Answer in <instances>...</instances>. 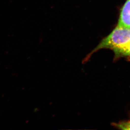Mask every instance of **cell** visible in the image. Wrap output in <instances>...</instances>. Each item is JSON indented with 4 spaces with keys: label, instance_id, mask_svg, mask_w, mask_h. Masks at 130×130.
<instances>
[{
    "label": "cell",
    "instance_id": "cell-1",
    "mask_svg": "<svg viewBox=\"0 0 130 130\" xmlns=\"http://www.w3.org/2000/svg\"><path fill=\"white\" fill-rule=\"evenodd\" d=\"M118 26L130 28V0H127L122 8Z\"/></svg>",
    "mask_w": 130,
    "mask_h": 130
},
{
    "label": "cell",
    "instance_id": "cell-2",
    "mask_svg": "<svg viewBox=\"0 0 130 130\" xmlns=\"http://www.w3.org/2000/svg\"><path fill=\"white\" fill-rule=\"evenodd\" d=\"M122 58L130 59V44L125 48L114 54V60Z\"/></svg>",
    "mask_w": 130,
    "mask_h": 130
},
{
    "label": "cell",
    "instance_id": "cell-3",
    "mask_svg": "<svg viewBox=\"0 0 130 130\" xmlns=\"http://www.w3.org/2000/svg\"><path fill=\"white\" fill-rule=\"evenodd\" d=\"M114 126L121 130H130V118L127 120L113 123Z\"/></svg>",
    "mask_w": 130,
    "mask_h": 130
}]
</instances>
